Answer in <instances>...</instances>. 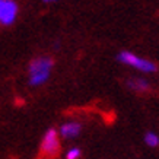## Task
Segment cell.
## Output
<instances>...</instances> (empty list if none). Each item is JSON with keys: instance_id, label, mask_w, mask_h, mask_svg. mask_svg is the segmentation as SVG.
<instances>
[{"instance_id": "52a82bcc", "label": "cell", "mask_w": 159, "mask_h": 159, "mask_svg": "<svg viewBox=\"0 0 159 159\" xmlns=\"http://www.w3.org/2000/svg\"><path fill=\"white\" fill-rule=\"evenodd\" d=\"M145 143L148 146H150V148H158V146H159V136L156 134V133H152V131L146 133Z\"/></svg>"}, {"instance_id": "ba28073f", "label": "cell", "mask_w": 159, "mask_h": 159, "mask_svg": "<svg viewBox=\"0 0 159 159\" xmlns=\"http://www.w3.org/2000/svg\"><path fill=\"white\" fill-rule=\"evenodd\" d=\"M80 149H77V148H73V149H70L67 152V155H66V159H79L80 158Z\"/></svg>"}, {"instance_id": "9c48e42d", "label": "cell", "mask_w": 159, "mask_h": 159, "mask_svg": "<svg viewBox=\"0 0 159 159\" xmlns=\"http://www.w3.org/2000/svg\"><path fill=\"white\" fill-rule=\"evenodd\" d=\"M45 3H53V2H56V0H44Z\"/></svg>"}, {"instance_id": "6da1fadb", "label": "cell", "mask_w": 159, "mask_h": 159, "mask_svg": "<svg viewBox=\"0 0 159 159\" xmlns=\"http://www.w3.org/2000/svg\"><path fill=\"white\" fill-rule=\"evenodd\" d=\"M53 60L48 57L35 58L29 64V85L31 86H39L48 80L53 69Z\"/></svg>"}, {"instance_id": "5b68a950", "label": "cell", "mask_w": 159, "mask_h": 159, "mask_svg": "<svg viewBox=\"0 0 159 159\" xmlns=\"http://www.w3.org/2000/svg\"><path fill=\"white\" fill-rule=\"evenodd\" d=\"M82 130V125L76 123V121H70V123H66L60 127V136L64 137V139H73L76 137Z\"/></svg>"}, {"instance_id": "8992f818", "label": "cell", "mask_w": 159, "mask_h": 159, "mask_svg": "<svg viewBox=\"0 0 159 159\" xmlns=\"http://www.w3.org/2000/svg\"><path fill=\"white\" fill-rule=\"evenodd\" d=\"M129 86L136 92H146L150 89V85L145 79H131V80H129Z\"/></svg>"}, {"instance_id": "3957f363", "label": "cell", "mask_w": 159, "mask_h": 159, "mask_svg": "<svg viewBox=\"0 0 159 159\" xmlns=\"http://www.w3.org/2000/svg\"><path fill=\"white\" fill-rule=\"evenodd\" d=\"M60 152V140H58V133L54 129L47 130L44 134L43 143H41V153L47 158H56Z\"/></svg>"}, {"instance_id": "277c9868", "label": "cell", "mask_w": 159, "mask_h": 159, "mask_svg": "<svg viewBox=\"0 0 159 159\" xmlns=\"http://www.w3.org/2000/svg\"><path fill=\"white\" fill-rule=\"evenodd\" d=\"M18 16V5L13 0H0V24H13Z\"/></svg>"}, {"instance_id": "7a4b0ae2", "label": "cell", "mask_w": 159, "mask_h": 159, "mask_svg": "<svg viewBox=\"0 0 159 159\" xmlns=\"http://www.w3.org/2000/svg\"><path fill=\"white\" fill-rule=\"evenodd\" d=\"M117 58L121 63H124L127 66H133L134 69H137V70L143 73H153L158 69L155 63L149 61V60H146L143 57H139V56H136V54L130 53V51H121Z\"/></svg>"}]
</instances>
